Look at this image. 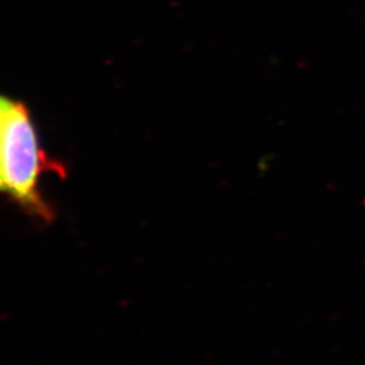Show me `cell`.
Here are the masks:
<instances>
[{
	"label": "cell",
	"instance_id": "6da1fadb",
	"mask_svg": "<svg viewBox=\"0 0 365 365\" xmlns=\"http://www.w3.org/2000/svg\"><path fill=\"white\" fill-rule=\"evenodd\" d=\"M0 170L3 192L33 217L51 221L53 211L39 192L43 172L66 170L41 149L38 134L26 105L0 95Z\"/></svg>",
	"mask_w": 365,
	"mask_h": 365
},
{
	"label": "cell",
	"instance_id": "7a4b0ae2",
	"mask_svg": "<svg viewBox=\"0 0 365 365\" xmlns=\"http://www.w3.org/2000/svg\"><path fill=\"white\" fill-rule=\"evenodd\" d=\"M0 192H3V180H1V170H0Z\"/></svg>",
	"mask_w": 365,
	"mask_h": 365
}]
</instances>
